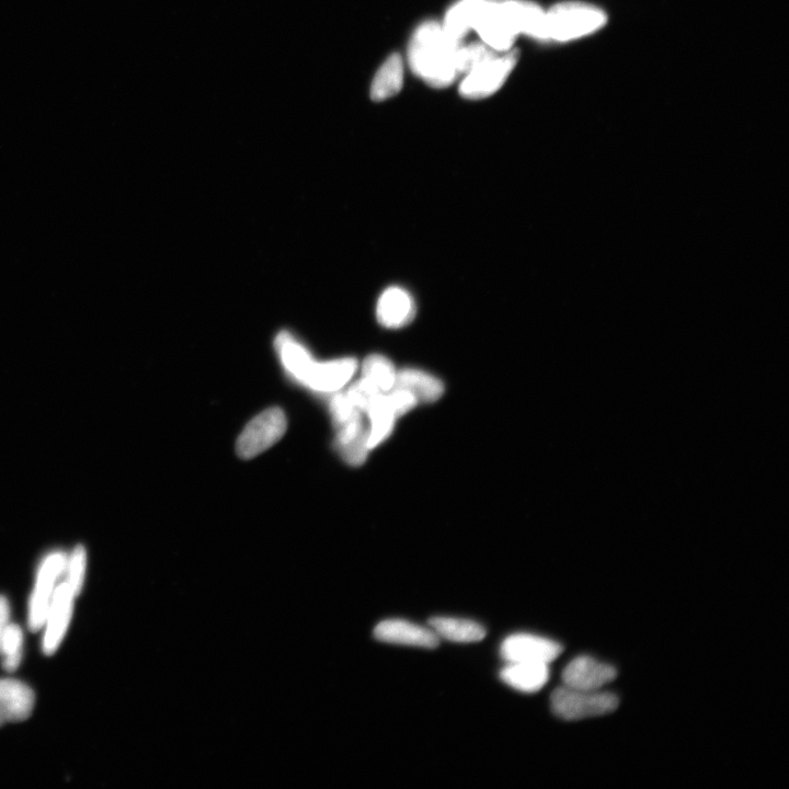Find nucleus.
Instances as JSON below:
<instances>
[{
	"instance_id": "f257e3e1",
	"label": "nucleus",
	"mask_w": 789,
	"mask_h": 789,
	"mask_svg": "<svg viewBox=\"0 0 789 789\" xmlns=\"http://www.w3.org/2000/svg\"><path fill=\"white\" fill-rule=\"evenodd\" d=\"M462 45L436 21L420 25L411 37L408 61L411 70L433 88L451 86L460 76L457 55Z\"/></svg>"
},
{
	"instance_id": "f03ea898",
	"label": "nucleus",
	"mask_w": 789,
	"mask_h": 789,
	"mask_svg": "<svg viewBox=\"0 0 789 789\" xmlns=\"http://www.w3.org/2000/svg\"><path fill=\"white\" fill-rule=\"evenodd\" d=\"M605 22L603 11L592 5L578 2L558 4L546 13L548 40H576L596 32Z\"/></svg>"
},
{
	"instance_id": "7ed1b4c3",
	"label": "nucleus",
	"mask_w": 789,
	"mask_h": 789,
	"mask_svg": "<svg viewBox=\"0 0 789 789\" xmlns=\"http://www.w3.org/2000/svg\"><path fill=\"white\" fill-rule=\"evenodd\" d=\"M619 704L612 693L576 690L566 685L556 689L551 697L554 714L568 722L611 714Z\"/></svg>"
},
{
	"instance_id": "20e7f679",
	"label": "nucleus",
	"mask_w": 789,
	"mask_h": 789,
	"mask_svg": "<svg viewBox=\"0 0 789 789\" xmlns=\"http://www.w3.org/2000/svg\"><path fill=\"white\" fill-rule=\"evenodd\" d=\"M518 60L519 52L516 50L502 56L491 55L465 75L460 85L461 96L472 100L493 96L506 83Z\"/></svg>"
},
{
	"instance_id": "39448f33",
	"label": "nucleus",
	"mask_w": 789,
	"mask_h": 789,
	"mask_svg": "<svg viewBox=\"0 0 789 789\" xmlns=\"http://www.w3.org/2000/svg\"><path fill=\"white\" fill-rule=\"evenodd\" d=\"M288 428L287 416L279 407L269 408L251 420L240 434L236 451L244 460H251L273 447Z\"/></svg>"
},
{
	"instance_id": "423d86ee",
	"label": "nucleus",
	"mask_w": 789,
	"mask_h": 789,
	"mask_svg": "<svg viewBox=\"0 0 789 789\" xmlns=\"http://www.w3.org/2000/svg\"><path fill=\"white\" fill-rule=\"evenodd\" d=\"M473 29L491 50L506 53L512 50L519 31L514 25L506 2L483 0L480 4Z\"/></svg>"
},
{
	"instance_id": "0eeeda50",
	"label": "nucleus",
	"mask_w": 789,
	"mask_h": 789,
	"mask_svg": "<svg viewBox=\"0 0 789 789\" xmlns=\"http://www.w3.org/2000/svg\"><path fill=\"white\" fill-rule=\"evenodd\" d=\"M67 562L63 552L52 553L43 560L30 599L29 627L32 632L40 631L45 625L56 589L55 582L65 573Z\"/></svg>"
},
{
	"instance_id": "6e6552de",
	"label": "nucleus",
	"mask_w": 789,
	"mask_h": 789,
	"mask_svg": "<svg viewBox=\"0 0 789 789\" xmlns=\"http://www.w3.org/2000/svg\"><path fill=\"white\" fill-rule=\"evenodd\" d=\"M563 646L551 639L530 634L509 636L500 647V655L508 663L535 662L550 665L563 653Z\"/></svg>"
},
{
	"instance_id": "1a4fd4ad",
	"label": "nucleus",
	"mask_w": 789,
	"mask_h": 789,
	"mask_svg": "<svg viewBox=\"0 0 789 789\" xmlns=\"http://www.w3.org/2000/svg\"><path fill=\"white\" fill-rule=\"evenodd\" d=\"M74 599V593L66 582L55 589L47 621H45V625H47L43 638L45 655H53L61 645L72 620Z\"/></svg>"
},
{
	"instance_id": "9d476101",
	"label": "nucleus",
	"mask_w": 789,
	"mask_h": 789,
	"mask_svg": "<svg viewBox=\"0 0 789 789\" xmlns=\"http://www.w3.org/2000/svg\"><path fill=\"white\" fill-rule=\"evenodd\" d=\"M615 668L591 657L582 656L569 663L563 672L568 688L582 691H599L616 679Z\"/></svg>"
},
{
	"instance_id": "9b49d317",
	"label": "nucleus",
	"mask_w": 789,
	"mask_h": 789,
	"mask_svg": "<svg viewBox=\"0 0 789 789\" xmlns=\"http://www.w3.org/2000/svg\"><path fill=\"white\" fill-rule=\"evenodd\" d=\"M358 368L359 363L353 358L315 362L305 386L318 393L336 394L352 380Z\"/></svg>"
},
{
	"instance_id": "f8f14e48",
	"label": "nucleus",
	"mask_w": 789,
	"mask_h": 789,
	"mask_svg": "<svg viewBox=\"0 0 789 789\" xmlns=\"http://www.w3.org/2000/svg\"><path fill=\"white\" fill-rule=\"evenodd\" d=\"M374 637L380 642L395 645L433 649L439 646L440 638L431 628H425L404 620H387L374 628Z\"/></svg>"
},
{
	"instance_id": "ddd939ff",
	"label": "nucleus",
	"mask_w": 789,
	"mask_h": 789,
	"mask_svg": "<svg viewBox=\"0 0 789 789\" xmlns=\"http://www.w3.org/2000/svg\"><path fill=\"white\" fill-rule=\"evenodd\" d=\"M416 305L405 289L392 287L380 296L376 306V317L379 323L388 329H399L413 322Z\"/></svg>"
},
{
	"instance_id": "4468645a",
	"label": "nucleus",
	"mask_w": 789,
	"mask_h": 789,
	"mask_svg": "<svg viewBox=\"0 0 789 789\" xmlns=\"http://www.w3.org/2000/svg\"><path fill=\"white\" fill-rule=\"evenodd\" d=\"M33 691L17 680H0V726L6 723L24 722L33 711Z\"/></svg>"
},
{
	"instance_id": "2eb2a0df",
	"label": "nucleus",
	"mask_w": 789,
	"mask_h": 789,
	"mask_svg": "<svg viewBox=\"0 0 789 789\" xmlns=\"http://www.w3.org/2000/svg\"><path fill=\"white\" fill-rule=\"evenodd\" d=\"M500 678L514 690L535 693L542 690L550 679V668L546 663H509L501 670Z\"/></svg>"
},
{
	"instance_id": "dca6fc26",
	"label": "nucleus",
	"mask_w": 789,
	"mask_h": 789,
	"mask_svg": "<svg viewBox=\"0 0 789 789\" xmlns=\"http://www.w3.org/2000/svg\"><path fill=\"white\" fill-rule=\"evenodd\" d=\"M276 349L284 369L287 370L297 382L304 385L316 362L310 351L289 333H281L278 336L276 339Z\"/></svg>"
},
{
	"instance_id": "f3484780",
	"label": "nucleus",
	"mask_w": 789,
	"mask_h": 789,
	"mask_svg": "<svg viewBox=\"0 0 789 789\" xmlns=\"http://www.w3.org/2000/svg\"><path fill=\"white\" fill-rule=\"evenodd\" d=\"M506 5L519 33L548 41L546 13L539 5L528 0H507Z\"/></svg>"
},
{
	"instance_id": "a211bd4d",
	"label": "nucleus",
	"mask_w": 789,
	"mask_h": 789,
	"mask_svg": "<svg viewBox=\"0 0 789 789\" xmlns=\"http://www.w3.org/2000/svg\"><path fill=\"white\" fill-rule=\"evenodd\" d=\"M413 394L419 403H434L444 394V384L438 377L417 369L397 372L396 385Z\"/></svg>"
},
{
	"instance_id": "6ab92c4d",
	"label": "nucleus",
	"mask_w": 789,
	"mask_h": 789,
	"mask_svg": "<svg viewBox=\"0 0 789 789\" xmlns=\"http://www.w3.org/2000/svg\"><path fill=\"white\" fill-rule=\"evenodd\" d=\"M429 626L439 638L453 643H476L486 637V630L482 625L453 617H432Z\"/></svg>"
},
{
	"instance_id": "aec40b11",
	"label": "nucleus",
	"mask_w": 789,
	"mask_h": 789,
	"mask_svg": "<svg viewBox=\"0 0 789 789\" xmlns=\"http://www.w3.org/2000/svg\"><path fill=\"white\" fill-rule=\"evenodd\" d=\"M404 67L402 56L392 54L377 71L371 86V98L381 102L396 96L403 87Z\"/></svg>"
},
{
	"instance_id": "412c9836",
	"label": "nucleus",
	"mask_w": 789,
	"mask_h": 789,
	"mask_svg": "<svg viewBox=\"0 0 789 789\" xmlns=\"http://www.w3.org/2000/svg\"><path fill=\"white\" fill-rule=\"evenodd\" d=\"M367 415L370 419L369 448L372 450L390 438L395 429L397 417L388 404L386 394L377 396L367 411Z\"/></svg>"
},
{
	"instance_id": "4be33fe9",
	"label": "nucleus",
	"mask_w": 789,
	"mask_h": 789,
	"mask_svg": "<svg viewBox=\"0 0 789 789\" xmlns=\"http://www.w3.org/2000/svg\"><path fill=\"white\" fill-rule=\"evenodd\" d=\"M483 0H461L455 4L445 17L443 29L449 37L461 42L468 31L473 29L474 21Z\"/></svg>"
},
{
	"instance_id": "5701e85b",
	"label": "nucleus",
	"mask_w": 789,
	"mask_h": 789,
	"mask_svg": "<svg viewBox=\"0 0 789 789\" xmlns=\"http://www.w3.org/2000/svg\"><path fill=\"white\" fill-rule=\"evenodd\" d=\"M397 372L392 361L381 354H372L362 364V377L383 394L391 392L395 387Z\"/></svg>"
},
{
	"instance_id": "b1692460",
	"label": "nucleus",
	"mask_w": 789,
	"mask_h": 789,
	"mask_svg": "<svg viewBox=\"0 0 789 789\" xmlns=\"http://www.w3.org/2000/svg\"><path fill=\"white\" fill-rule=\"evenodd\" d=\"M22 644H24V634L16 624H9L3 638L2 651L4 655L3 666L7 672H15L22 658Z\"/></svg>"
},
{
	"instance_id": "393cba45",
	"label": "nucleus",
	"mask_w": 789,
	"mask_h": 789,
	"mask_svg": "<svg viewBox=\"0 0 789 789\" xmlns=\"http://www.w3.org/2000/svg\"><path fill=\"white\" fill-rule=\"evenodd\" d=\"M87 555L85 548L79 545L75 548L72 556L67 562V586L70 587L74 593L75 598L79 596L83 590L85 574H86Z\"/></svg>"
},
{
	"instance_id": "a878e982",
	"label": "nucleus",
	"mask_w": 789,
	"mask_h": 789,
	"mask_svg": "<svg viewBox=\"0 0 789 789\" xmlns=\"http://www.w3.org/2000/svg\"><path fill=\"white\" fill-rule=\"evenodd\" d=\"M346 393L351 403L363 414H367V411L377 396L383 394L377 390L370 381L364 379V377H361V380L352 384Z\"/></svg>"
},
{
	"instance_id": "bb28decb",
	"label": "nucleus",
	"mask_w": 789,
	"mask_h": 789,
	"mask_svg": "<svg viewBox=\"0 0 789 789\" xmlns=\"http://www.w3.org/2000/svg\"><path fill=\"white\" fill-rule=\"evenodd\" d=\"M386 397L397 418L406 415L419 404L418 399L402 387L395 386Z\"/></svg>"
},
{
	"instance_id": "cd10ccee",
	"label": "nucleus",
	"mask_w": 789,
	"mask_h": 789,
	"mask_svg": "<svg viewBox=\"0 0 789 789\" xmlns=\"http://www.w3.org/2000/svg\"><path fill=\"white\" fill-rule=\"evenodd\" d=\"M10 609L7 599L0 596V651H2L3 638L9 625Z\"/></svg>"
}]
</instances>
